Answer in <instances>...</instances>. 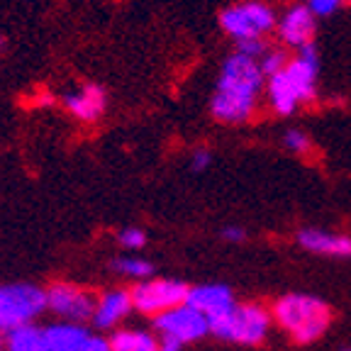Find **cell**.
<instances>
[{"mask_svg": "<svg viewBox=\"0 0 351 351\" xmlns=\"http://www.w3.org/2000/svg\"><path fill=\"white\" fill-rule=\"evenodd\" d=\"M263 71L256 59L234 51L227 56L219 71L217 86H215L213 100H210V112L215 120L237 125L252 117L256 108V98L263 86Z\"/></svg>", "mask_w": 351, "mask_h": 351, "instance_id": "cell-1", "label": "cell"}, {"mask_svg": "<svg viewBox=\"0 0 351 351\" xmlns=\"http://www.w3.org/2000/svg\"><path fill=\"white\" fill-rule=\"evenodd\" d=\"M274 315L280 327L300 344L322 337L329 319H332L327 302H322L315 295H302V293H291V295L280 298L274 307Z\"/></svg>", "mask_w": 351, "mask_h": 351, "instance_id": "cell-2", "label": "cell"}, {"mask_svg": "<svg viewBox=\"0 0 351 351\" xmlns=\"http://www.w3.org/2000/svg\"><path fill=\"white\" fill-rule=\"evenodd\" d=\"M269 329V315L258 305H239L210 319V332L237 344H258Z\"/></svg>", "mask_w": 351, "mask_h": 351, "instance_id": "cell-3", "label": "cell"}, {"mask_svg": "<svg viewBox=\"0 0 351 351\" xmlns=\"http://www.w3.org/2000/svg\"><path fill=\"white\" fill-rule=\"evenodd\" d=\"M47 307V295L27 283L0 285V329H20Z\"/></svg>", "mask_w": 351, "mask_h": 351, "instance_id": "cell-4", "label": "cell"}, {"mask_svg": "<svg viewBox=\"0 0 351 351\" xmlns=\"http://www.w3.org/2000/svg\"><path fill=\"white\" fill-rule=\"evenodd\" d=\"M219 25L237 42H247V39H261L266 32H271L276 27V15L269 5L252 0L222 10Z\"/></svg>", "mask_w": 351, "mask_h": 351, "instance_id": "cell-5", "label": "cell"}, {"mask_svg": "<svg viewBox=\"0 0 351 351\" xmlns=\"http://www.w3.org/2000/svg\"><path fill=\"white\" fill-rule=\"evenodd\" d=\"M191 288L178 280H149L134 288L132 293V302L139 313L147 315H164L169 310L181 307V302L188 300Z\"/></svg>", "mask_w": 351, "mask_h": 351, "instance_id": "cell-6", "label": "cell"}, {"mask_svg": "<svg viewBox=\"0 0 351 351\" xmlns=\"http://www.w3.org/2000/svg\"><path fill=\"white\" fill-rule=\"evenodd\" d=\"M154 327L164 335V339H173L178 344H183V341L200 339L203 335H208L210 319L197 313V310H193L191 305H181L176 310L159 315L154 319Z\"/></svg>", "mask_w": 351, "mask_h": 351, "instance_id": "cell-7", "label": "cell"}, {"mask_svg": "<svg viewBox=\"0 0 351 351\" xmlns=\"http://www.w3.org/2000/svg\"><path fill=\"white\" fill-rule=\"evenodd\" d=\"M47 305L54 310V313L64 315L69 319H88L95 317L93 310L95 300L88 295L81 288H73V285H54L49 293H47Z\"/></svg>", "mask_w": 351, "mask_h": 351, "instance_id": "cell-8", "label": "cell"}, {"mask_svg": "<svg viewBox=\"0 0 351 351\" xmlns=\"http://www.w3.org/2000/svg\"><path fill=\"white\" fill-rule=\"evenodd\" d=\"M64 108L83 122H95L108 110V90L100 83H86L76 93L64 95Z\"/></svg>", "mask_w": 351, "mask_h": 351, "instance_id": "cell-9", "label": "cell"}, {"mask_svg": "<svg viewBox=\"0 0 351 351\" xmlns=\"http://www.w3.org/2000/svg\"><path fill=\"white\" fill-rule=\"evenodd\" d=\"M278 34L285 44L302 49L305 44H313L315 15L307 5H293L278 22Z\"/></svg>", "mask_w": 351, "mask_h": 351, "instance_id": "cell-10", "label": "cell"}, {"mask_svg": "<svg viewBox=\"0 0 351 351\" xmlns=\"http://www.w3.org/2000/svg\"><path fill=\"white\" fill-rule=\"evenodd\" d=\"M186 305L213 319L217 315L230 313L234 307V298H232V291L227 285H197V288H191Z\"/></svg>", "mask_w": 351, "mask_h": 351, "instance_id": "cell-11", "label": "cell"}, {"mask_svg": "<svg viewBox=\"0 0 351 351\" xmlns=\"http://www.w3.org/2000/svg\"><path fill=\"white\" fill-rule=\"evenodd\" d=\"M300 247L307 252L319 254V256H337V258H349L351 256V237L344 234H332L324 230H302L298 234Z\"/></svg>", "mask_w": 351, "mask_h": 351, "instance_id": "cell-12", "label": "cell"}, {"mask_svg": "<svg viewBox=\"0 0 351 351\" xmlns=\"http://www.w3.org/2000/svg\"><path fill=\"white\" fill-rule=\"evenodd\" d=\"M132 293H125V291H115V293H108V295L100 300L98 310H95V324L100 329H108L112 327L115 322H120L127 313L132 310Z\"/></svg>", "mask_w": 351, "mask_h": 351, "instance_id": "cell-13", "label": "cell"}, {"mask_svg": "<svg viewBox=\"0 0 351 351\" xmlns=\"http://www.w3.org/2000/svg\"><path fill=\"white\" fill-rule=\"evenodd\" d=\"M49 351H83L88 335L76 324H56L47 329Z\"/></svg>", "mask_w": 351, "mask_h": 351, "instance_id": "cell-14", "label": "cell"}, {"mask_svg": "<svg viewBox=\"0 0 351 351\" xmlns=\"http://www.w3.org/2000/svg\"><path fill=\"white\" fill-rule=\"evenodd\" d=\"M8 346H10V351H49L47 332H39L37 327H29V324L12 329L8 337Z\"/></svg>", "mask_w": 351, "mask_h": 351, "instance_id": "cell-15", "label": "cell"}, {"mask_svg": "<svg viewBox=\"0 0 351 351\" xmlns=\"http://www.w3.org/2000/svg\"><path fill=\"white\" fill-rule=\"evenodd\" d=\"M112 351H159V344L147 332H117L110 339Z\"/></svg>", "mask_w": 351, "mask_h": 351, "instance_id": "cell-16", "label": "cell"}, {"mask_svg": "<svg viewBox=\"0 0 351 351\" xmlns=\"http://www.w3.org/2000/svg\"><path fill=\"white\" fill-rule=\"evenodd\" d=\"M261 71H263V76H269V78H274L276 73H280L288 66V54L285 51H269V54L263 56L261 61Z\"/></svg>", "mask_w": 351, "mask_h": 351, "instance_id": "cell-17", "label": "cell"}, {"mask_svg": "<svg viewBox=\"0 0 351 351\" xmlns=\"http://www.w3.org/2000/svg\"><path fill=\"white\" fill-rule=\"evenodd\" d=\"M115 269L120 271V274H127V276H149L154 271L152 263L142 261V258H117Z\"/></svg>", "mask_w": 351, "mask_h": 351, "instance_id": "cell-18", "label": "cell"}, {"mask_svg": "<svg viewBox=\"0 0 351 351\" xmlns=\"http://www.w3.org/2000/svg\"><path fill=\"white\" fill-rule=\"evenodd\" d=\"M237 51L244 54V56H249V59L258 61L269 54V47H266L263 39H247V42H237Z\"/></svg>", "mask_w": 351, "mask_h": 351, "instance_id": "cell-19", "label": "cell"}, {"mask_svg": "<svg viewBox=\"0 0 351 351\" xmlns=\"http://www.w3.org/2000/svg\"><path fill=\"white\" fill-rule=\"evenodd\" d=\"M285 147L293 149L298 154H305L307 149L313 147V142L307 139V134H302L300 130H288L285 132Z\"/></svg>", "mask_w": 351, "mask_h": 351, "instance_id": "cell-20", "label": "cell"}, {"mask_svg": "<svg viewBox=\"0 0 351 351\" xmlns=\"http://www.w3.org/2000/svg\"><path fill=\"white\" fill-rule=\"evenodd\" d=\"M144 241H147V237H144L142 230H134V227H127V230L120 232V244L127 249H139L144 247Z\"/></svg>", "mask_w": 351, "mask_h": 351, "instance_id": "cell-21", "label": "cell"}, {"mask_svg": "<svg viewBox=\"0 0 351 351\" xmlns=\"http://www.w3.org/2000/svg\"><path fill=\"white\" fill-rule=\"evenodd\" d=\"M344 0H307V8L313 10V15H332Z\"/></svg>", "mask_w": 351, "mask_h": 351, "instance_id": "cell-22", "label": "cell"}, {"mask_svg": "<svg viewBox=\"0 0 351 351\" xmlns=\"http://www.w3.org/2000/svg\"><path fill=\"white\" fill-rule=\"evenodd\" d=\"M210 166V152L208 149H197L191 159V169L193 171H205Z\"/></svg>", "mask_w": 351, "mask_h": 351, "instance_id": "cell-23", "label": "cell"}, {"mask_svg": "<svg viewBox=\"0 0 351 351\" xmlns=\"http://www.w3.org/2000/svg\"><path fill=\"white\" fill-rule=\"evenodd\" d=\"M83 351H112V346H110V341L100 339V337H88Z\"/></svg>", "mask_w": 351, "mask_h": 351, "instance_id": "cell-24", "label": "cell"}, {"mask_svg": "<svg viewBox=\"0 0 351 351\" xmlns=\"http://www.w3.org/2000/svg\"><path fill=\"white\" fill-rule=\"evenodd\" d=\"M54 95L49 93V90H42L39 95H34V105H39V108H49V105H54Z\"/></svg>", "mask_w": 351, "mask_h": 351, "instance_id": "cell-25", "label": "cell"}, {"mask_svg": "<svg viewBox=\"0 0 351 351\" xmlns=\"http://www.w3.org/2000/svg\"><path fill=\"white\" fill-rule=\"evenodd\" d=\"M222 234H225V239H230V241H241V239H244V230H241V227H227Z\"/></svg>", "mask_w": 351, "mask_h": 351, "instance_id": "cell-26", "label": "cell"}, {"mask_svg": "<svg viewBox=\"0 0 351 351\" xmlns=\"http://www.w3.org/2000/svg\"><path fill=\"white\" fill-rule=\"evenodd\" d=\"M178 349H181V344H178V341L164 339V344H161V349H159V351H178Z\"/></svg>", "mask_w": 351, "mask_h": 351, "instance_id": "cell-27", "label": "cell"}, {"mask_svg": "<svg viewBox=\"0 0 351 351\" xmlns=\"http://www.w3.org/2000/svg\"><path fill=\"white\" fill-rule=\"evenodd\" d=\"M8 49V37L5 34H0V51H5Z\"/></svg>", "mask_w": 351, "mask_h": 351, "instance_id": "cell-28", "label": "cell"}, {"mask_svg": "<svg viewBox=\"0 0 351 351\" xmlns=\"http://www.w3.org/2000/svg\"><path fill=\"white\" fill-rule=\"evenodd\" d=\"M344 351H351V349H344Z\"/></svg>", "mask_w": 351, "mask_h": 351, "instance_id": "cell-29", "label": "cell"}]
</instances>
